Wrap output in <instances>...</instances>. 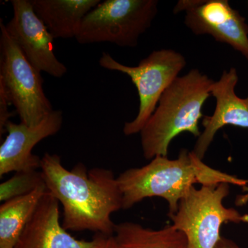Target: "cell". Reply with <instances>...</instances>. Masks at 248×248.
<instances>
[{"label": "cell", "mask_w": 248, "mask_h": 248, "mask_svg": "<svg viewBox=\"0 0 248 248\" xmlns=\"http://www.w3.org/2000/svg\"><path fill=\"white\" fill-rule=\"evenodd\" d=\"M40 171L47 191L63 208L64 229L114 234L116 224L111 215L123 208V198L112 170L102 168L89 170L82 163L68 170L59 155L46 153Z\"/></svg>", "instance_id": "6da1fadb"}, {"label": "cell", "mask_w": 248, "mask_h": 248, "mask_svg": "<svg viewBox=\"0 0 248 248\" xmlns=\"http://www.w3.org/2000/svg\"><path fill=\"white\" fill-rule=\"evenodd\" d=\"M123 198V210L150 197H161L169 204V216L177 211L179 202L195 184L228 183L244 187L248 180L213 169L192 151L182 149L177 159L158 156L149 164L129 169L117 177Z\"/></svg>", "instance_id": "7a4b0ae2"}, {"label": "cell", "mask_w": 248, "mask_h": 248, "mask_svg": "<svg viewBox=\"0 0 248 248\" xmlns=\"http://www.w3.org/2000/svg\"><path fill=\"white\" fill-rule=\"evenodd\" d=\"M215 82L197 68L178 77L160 98L157 107L140 132L145 159L167 156L171 141L185 132L198 138L203 107Z\"/></svg>", "instance_id": "3957f363"}, {"label": "cell", "mask_w": 248, "mask_h": 248, "mask_svg": "<svg viewBox=\"0 0 248 248\" xmlns=\"http://www.w3.org/2000/svg\"><path fill=\"white\" fill-rule=\"evenodd\" d=\"M231 185L192 186L179 202L176 213L170 216L172 226L186 235L189 248H215L222 237V225L248 223V214L223 205Z\"/></svg>", "instance_id": "277c9868"}, {"label": "cell", "mask_w": 248, "mask_h": 248, "mask_svg": "<svg viewBox=\"0 0 248 248\" xmlns=\"http://www.w3.org/2000/svg\"><path fill=\"white\" fill-rule=\"evenodd\" d=\"M157 0H106L85 16L75 38L80 45L114 44L134 48L158 14Z\"/></svg>", "instance_id": "5b68a950"}, {"label": "cell", "mask_w": 248, "mask_h": 248, "mask_svg": "<svg viewBox=\"0 0 248 248\" xmlns=\"http://www.w3.org/2000/svg\"><path fill=\"white\" fill-rule=\"evenodd\" d=\"M99 63L105 69L127 75L138 90V115L131 122H125L123 128L124 135L130 136L141 132L155 112L160 98L185 68L186 60L175 50L162 49L152 52L137 66L122 64L107 52L102 53Z\"/></svg>", "instance_id": "8992f818"}, {"label": "cell", "mask_w": 248, "mask_h": 248, "mask_svg": "<svg viewBox=\"0 0 248 248\" xmlns=\"http://www.w3.org/2000/svg\"><path fill=\"white\" fill-rule=\"evenodd\" d=\"M40 71L23 55L0 20V83L11 104L16 108L21 123L39 125L53 108L44 91Z\"/></svg>", "instance_id": "52a82bcc"}, {"label": "cell", "mask_w": 248, "mask_h": 248, "mask_svg": "<svg viewBox=\"0 0 248 248\" xmlns=\"http://www.w3.org/2000/svg\"><path fill=\"white\" fill-rule=\"evenodd\" d=\"M185 11V25L197 35H210L248 60V24L228 0H180L174 14Z\"/></svg>", "instance_id": "ba28073f"}, {"label": "cell", "mask_w": 248, "mask_h": 248, "mask_svg": "<svg viewBox=\"0 0 248 248\" xmlns=\"http://www.w3.org/2000/svg\"><path fill=\"white\" fill-rule=\"evenodd\" d=\"M14 16L5 24L11 38L37 71L55 78L66 74V66L55 54L53 36L35 14L31 0H12Z\"/></svg>", "instance_id": "9c48e42d"}, {"label": "cell", "mask_w": 248, "mask_h": 248, "mask_svg": "<svg viewBox=\"0 0 248 248\" xmlns=\"http://www.w3.org/2000/svg\"><path fill=\"white\" fill-rule=\"evenodd\" d=\"M63 121V112L59 110L34 127L10 121L6 126L7 135L0 146V177L10 172L40 169L42 158L32 154V149L42 140L56 135Z\"/></svg>", "instance_id": "30bf717a"}, {"label": "cell", "mask_w": 248, "mask_h": 248, "mask_svg": "<svg viewBox=\"0 0 248 248\" xmlns=\"http://www.w3.org/2000/svg\"><path fill=\"white\" fill-rule=\"evenodd\" d=\"M239 81L236 68L224 71L218 81L212 86L211 94L216 99V108L212 116H204L203 133L197 138L192 152L203 160L218 130L231 125L248 128V95H236L235 87Z\"/></svg>", "instance_id": "8fae6325"}, {"label": "cell", "mask_w": 248, "mask_h": 248, "mask_svg": "<svg viewBox=\"0 0 248 248\" xmlns=\"http://www.w3.org/2000/svg\"><path fill=\"white\" fill-rule=\"evenodd\" d=\"M59 205L46 191L14 248H92L94 239L78 240L67 232L60 222Z\"/></svg>", "instance_id": "7c38bea8"}, {"label": "cell", "mask_w": 248, "mask_h": 248, "mask_svg": "<svg viewBox=\"0 0 248 248\" xmlns=\"http://www.w3.org/2000/svg\"><path fill=\"white\" fill-rule=\"evenodd\" d=\"M54 39L76 37L80 23L101 0H31Z\"/></svg>", "instance_id": "4fadbf2b"}, {"label": "cell", "mask_w": 248, "mask_h": 248, "mask_svg": "<svg viewBox=\"0 0 248 248\" xmlns=\"http://www.w3.org/2000/svg\"><path fill=\"white\" fill-rule=\"evenodd\" d=\"M113 236L117 248H189L186 235L172 224L153 230L123 222L115 225Z\"/></svg>", "instance_id": "5bb4252c"}, {"label": "cell", "mask_w": 248, "mask_h": 248, "mask_svg": "<svg viewBox=\"0 0 248 248\" xmlns=\"http://www.w3.org/2000/svg\"><path fill=\"white\" fill-rule=\"evenodd\" d=\"M46 191L43 185L27 195L3 202L0 206V248H15Z\"/></svg>", "instance_id": "9a60e30c"}, {"label": "cell", "mask_w": 248, "mask_h": 248, "mask_svg": "<svg viewBox=\"0 0 248 248\" xmlns=\"http://www.w3.org/2000/svg\"><path fill=\"white\" fill-rule=\"evenodd\" d=\"M43 185L45 183L38 170L19 171L0 185V201L4 202L27 195Z\"/></svg>", "instance_id": "2e32d148"}, {"label": "cell", "mask_w": 248, "mask_h": 248, "mask_svg": "<svg viewBox=\"0 0 248 248\" xmlns=\"http://www.w3.org/2000/svg\"><path fill=\"white\" fill-rule=\"evenodd\" d=\"M11 102L8 97L4 86L0 83V136L6 133V126L10 122V119L15 115L9 110Z\"/></svg>", "instance_id": "e0dca14e"}, {"label": "cell", "mask_w": 248, "mask_h": 248, "mask_svg": "<svg viewBox=\"0 0 248 248\" xmlns=\"http://www.w3.org/2000/svg\"><path fill=\"white\" fill-rule=\"evenodd\" d=\"M94 240V244L92 248H117L113 235L97 234Z\"/></svg>", "instance_id": "ac0fdd59"}, {"label": "cell", "mask_w": 248, "mask_h": 248, "mask_svg": "<svg viewBox=\"0 0 248 248\" xmlns=\"http://www.w3.org/2000/svg\"><path fill=\"white\" fill-rule=\"evenodd\" d=\"M215 248H240L234 241L231 239H226V238L221 237L219 242Z\"/></svg>", "instance_id": "d6986e66"}, {"label": "cell", "mask_w": 248, "mask_h": 248, "mask_svg": "<svg viewBox=\"0 0 248 248\" xmlns=\"http://www.w3.org/2000/svg\"><path fill=\"white\" fill-rule=\"evenodd\" d=\"M243 190H244L245 194L237 197V200H236V205H244L248 202V184L247 186H245L244 187H243Z\"/></svg>", "instance_id": "ffe728a7"}]
</instances>
